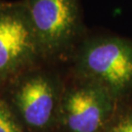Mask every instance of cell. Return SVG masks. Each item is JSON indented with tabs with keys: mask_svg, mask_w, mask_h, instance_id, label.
Masks as SVG:
<instances>
[{
	"mask_svg": "<svg viewBox=\"0 0 132 132\" xmlns=\"http://www.w3.org/2000/svg\"><path fill=\"white\" fill-rule=\"evenodd\" d=\"M71 76L101 85L119 101L132 94V39L98 34L80 41L70 59Z\"/></svg>",
	"mask_w": 132,
	"mask_h": 132,
	"instance_id": "6da1fadb",
	"label": "cell"
},
{
	"mask_svg": "<svg viewBox=\"0 0 132 132\" xmlns=\"http://www.w3.org/2000/svg\"><path fill=\"white\" fill-rule=\"evenodd\" d=\"M46 65L26 71L1 92L28 132H48L58 126L66 81Z\"/></svg>",
	"mask_w": 132,
	"mask_h": 132,
	"instance_id": "7a4b0ae2",
	"label": "cell"
},
{
	"mask_svg": "<svg viewBox=\"0 0 132 132\" xmlns=\"http://www.w3.org/2000/svg\"><path fill=\"white\" fill-rule=\"evenodd\" d=\"M48 65L70 61L85 36L79 0H22Z\"/></svg>",
	"mask_w": 132,
	"mask_h": 132,
	"instance_id": "3957f363",
	"label": "cell"
},
{
	"mask_svg": "<svg viewBox=\"0 0 132 132\" xmlns=\"http://www.w3.org/2000/svg\"><path fill=\"white\" fill-rule=\"evenodd\" d=\"M22 0L0 9V92L26 71L43 64Z\"/></svg>",
	"mask_w": 132,
	"mask_h": 132,
	"instance_id": "277c9868",
	"label": "cell"
},
{
	"mask_svg": "<svg viewBox=\"0 0 132 132\" xmlns=\"http://www.w3.org/2000/svg\"><path fill=\"white\" fill-rule=\"evenodd\" d=\"M121 103L101 85L71 77L62 96L58 127L62 132H102Z\"/></svg>",
	"mask_w": 132,
	"mask_h": 132,
	"instance_id": "5b68a950",
	"label": "cell"
},
{
	"mask_svg": "<svg viewBox=\"0 0 132 132\" xmlns=\"http://www.w3.org/2000/svg\"><path fill=\"white\" fill-rule=\"evenodd\" d=\"M0 132H28L0 92Z\"/></svg>",
	"mask_w": 132,
	"mask_h": 132,
	"instance_id": "8992f818",
	"label": "cell"
},
{
	"mask_svg": "<svg viewBox=\"0 0 132 132\" xmlns=\"http://www.w3.org/2000/svg\"><path fill=\"white\" fill-rule=\"evenodd\" d=\"M102 132H132V106L120 105L113 119Z\"/></svg>",
	"mask_w": 132,
	"mask_h": 132,
	"instance_id": "52a82bcc",
	"label": "cell"
},
{
	"mask_svg": "<svg viewBox=\"0 0 132 132\" xmlns=\"http://www.w3.org/2000/svg\"><path fill=\"white\" fill-rule=\"evenodd\" d=\"M6 3H7V1H0V9L3 8Z\"/></svg>",
	"mask_w": 132,
	"mask_h": 132,
	"instance_id": "ba28073f",
	"label": "cell"
}]
</instances>
